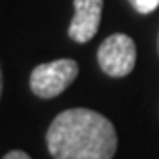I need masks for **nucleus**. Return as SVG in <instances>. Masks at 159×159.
I'll return each mask as SVG.
<instances>
[{
  "label": "nucleus",
  "mask_w": 159,
  "mask_h": 159,
  "mask_svg": "<svg viewBox=\"0 0 159 159\" xmlns=\"http://www.w3.org/2000/svg\"><path fill=\"white\" fill-rule=\"evenodd\" d=\"M2 159H31L25 152H21V150H12V152H8Z\"/></svg>",
  "instance_id": "6"
},
{
  "label": "nucleus",
  "mask_w": 159,
  "mask_h": 159,
  "mask_svg": "<svg viewBox=\"0 0 159 159\" xmlns=\"http://www.w3.org/2000/svg\"><path fill=\"white\" fill-rule=\"evenodd\" d=\"M98 63L109 77H127L136 65V44L129 35H109L98 46Z\"/></svg>",
  "instance_id": "3"
},
{
  "label": "nucleus",
  "mask_w": 159,
  "mask_h": 159,
  "mask_svg": "<svg viewBox=\"0 0 159 159\" xmlns=\"http://www.w3.org/2000/svg\"><path fill=\"white\" fill-rule=\"evenodd\" d=\"M73 6H75V16L69 23L67 35L71 40L83 44L94 39V35L98 33L104 0H73Z\"/></svg>",
  "instance_id": "4"
},
{
  "label": "nucleus",
  "mask_w": 159,
  "mask_h": 159,
  "mask_svg": "<svg viewBox=\"0 0 159 159\" xmlns=\"http://www.w3.org/2000/svg\"><path fill=\"white\" fill-rule=\"evenodd\" d=\"M2 86H4V81H2V65H0V96H2Z\"/></svg>",
  "instance_id": "7"
},
{
  "label": "nucleus",
  "mask_w": 159,
  "mask_h": 159,
  "mask_svg": "<svg viewBox=\"0 0 159 159\" xmlns=\"http://www.w3.org/2000/svg\"><path fill=\"white\" fill-rule=\"evenodd\" d=\"M46 144L54 159H111L117 150V132L102 113L73 107L52 121Z\"/></svg>",
  "instance_id": "1"
},
{
  "label": "nucleus",
  "mask_w": 159,
  "mask_h": 159,
  "mask_svg": "<svg viewBox=\"0 0 159 159\" xmlns=\"http://www.w3.org/2000/svg\"><path fill=\"white\" fill-rule=\"evenodd\" d=\"M130 4L134 6L136 12H140V14H152L153 10H157L159 0H130Z\"/></svg>",
  "instance_id": "5"
},
{
  "label": "nucleus",
  "mask_w": 159,
  "mask_h": 159,
  "mask_svg": "<svg viewBox=\"0 0 159 159\" xmlns=\"http://www.w3.org/2000/svg\"><path fill=\"white\" fill-rule=\"evenodd\" d=\"M157 52H159V39H157Z\"/></svg>",
  "instance_id": "8"
},
{
  "label": "nucleus",
  "mask_w": 159,
  "mask_h": 159,
  "mask_svg": "<svg viewBox=\"0 0 159 159\" xmlns=\"http://www.w3.org/2000/svg\"><path fill=\"white\" fill-rule=\"evenodd\" d=\"M79 75V65L75 60L63 58L48 63L37 65L31 73V90L39 98H56L69 86Z\"/></svg>",
  "instance_id": "2"
}]
</instances>
